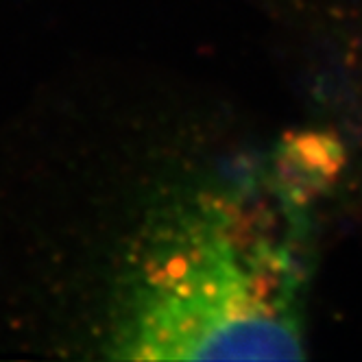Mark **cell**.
<instances>
[{
	"instance_id": "1",
	"label": "cell",
	"mask_w": 362,
	"mask_h": 362,
	"mask_svg": "<svg viewBox=\"0 0 362 362\" xmlns=\"http://www.w3.org/2000/svg\"><path fill=\"white\" fill-rule=\"evenodd\" d=\"M299 293L286 247L243 231L229 205H203L148 255L127 356L299 358Z\"/></svg>"
}]
</instances>
